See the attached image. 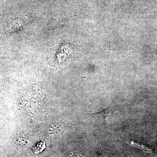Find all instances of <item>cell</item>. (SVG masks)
<instances>
[{
    "instance_id": "cell-1",
    "label": "cell",
    "mask_w": 157,
    "mask_h": 157,
    "mask_svg": "<svg viewBox=\"0 0 157 157\" xmlns=\"http://www.w3.org/2000/svg\"><path fill=\"white\" fill-rule=\"evenodd\" d=\"M127 143L130 144L131 146L135 147H137L142 150L144 151L148 152H152V151L150 148H148L147 147L144 145V144H141L137 143V142H135L134 141H131L130 142H127Z\"/></svg>"
},
{
    "instance_id": "cell-2",
    "label": "cell",
    "mask_w": 157,
    "mask_h": 157,
    "mask_svg": "<svg viewBox=\"0 0 157 157\" xmlns=\"http://www.w3.org/2000/svg\"><path fill=\"white\" fill-rule=\"evenodd\" d=\"M45 147V143L41 142L37 144L36 146H34L33 148V150L34 152L35 153H39L42 151L44 149Z\"/></svg>"
},
{
    "instance_id": "cell-3",
    "label": "cell",
    "mask_w": 157,
    "mask_h": 157,
    "mask_svg": "<svg viewBox=\"0 0 157 157\" xmlns=\"http://www.w3.org/2000/svg\"><path fill=\"white\" fill-rule=\"evenodd\" d=\"M14 142L18 146H25L27 145L28 141L25 138H17L14 140Z\"/></svg>"
},
{
    "instance_id": "cell-4",
    "label": "cell",
    "mask_w": 157,
    "mask_h": 157,
    "mask_svg": "<svg viewBox=\"0 0 157 157\" xmlns=\"http://www.w3.org/2000/svg\"><path fill=\"white\" fill-rule=\"evenodd\" d=\"M61 130V129L60 128V126L59 127V125H52L50 127L49 131L52 134H56V133H59V132H60Z\"/></svg>"
},
{
    "instance_id": "cell-5",
    "label": "cell",
    "mask_w": 157,
    "mask_h": 157,
    "mask_svg": "<svg viewBox=\"0 0 157 157\" xmlns=\"http://www.w3.org/2000/svg\"><path fill=\"white\" fill-rule=\"evenodd\" d=\"M74 157H83L81 156V155H75V156H74Z\"/></svg>"
}]
</instances>
